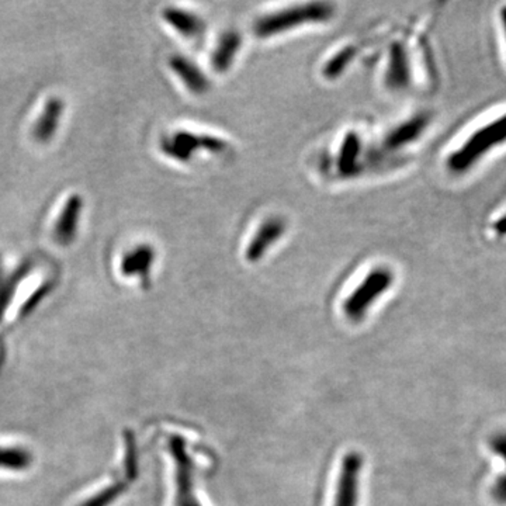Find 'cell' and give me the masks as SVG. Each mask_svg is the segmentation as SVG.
I'll return each instance as SVG.
<instances>
[{"mask_svg": "<svg viewBox=\"0 0 506 506\" xmlns=\"http://www.w3.org/2000/svg\"><path fill=\"white\" fill-rule=\"evenodd\" d=\"M503 143H506V113L470 134L457 150L450 153L446 168L455 175H463Z\"/></svg>", "mask_w": 506, "mask_h": 506, "instance_id": "6da1fadb", "label": "cell"}, {"mask_svg": "<svg viewBox=\"0 0 506 506\" xmlns=\"http://www.w3.org/2000/svg\"><path fill=\"white\" fill-rule=\"evenodd\" d=\"M331 5L308 4L279 10L277 14L261 17L255 23V32L258 37H271L287 30L297 29L307 23L325 22L332 16Z\"/></svg>", "mask_w": 506, "mask_h": 506, "instance_id": "7a4b0ae2", "label": "cell"}, {"mask_svg": "<svg viewBox=\"0 0 506 506\" xmlns=\"http://www.w3.org/2000/svg\"><path fill=\"white\" fill-rule=\"evenodd\" d=\"M394 284V273L389 268H376L364 276L359 286L345 299L344 312L347 319L360 322L380 297Z\"/></svg>", "mask_w": 506, "mask_h": 506, "instance_id": "3957f363", "label": "cell"}, {"mask_svg": "<svg viewBox=\"0 0 506 506\" xmlns=\"http://www.w3.org/2000/svg\"><path fill=\"white\" fill-rule=\"evenodd\" d=\"M169 449L175 462L176 506H201L195 490L193 460L189 455L183 437H170Z\"/></svg>", "mask_w": 506, "mask_h": 506, "instance_id": "277c9868", "label": "cell"}, {"mask_svg": "<svg viewBox=\"0 0 506 506\" xmlns=\"http://www.w3.org/2000/svg\"><path fill=\"white\" fill-rule=\"evenodd\" d=\"M362 470H363L362 455L357 452L347 453L342 460L334 506H357Z\"/></svg>", "mask_w": 506, "mask_h": 506, "instance_id": "5b68a950", "label": "cell"}, {"mask_svg": "<svg viewBox=\"0 0 506 506\" xmlns=\"http://www.w3.org/2000/svg\"><path fill=\"white\" fill-rule=\"evenodd\" d=\"M125 447H127V453H125V463L123 465L124 474L117 478L115 484L112 483L105 490L96 493L95 497L85 501L80 506H108L115 502L120 497V493L124 492L128 485L137 478V447H135L134 439L130 433H128L127 440H125Z\"/></svg>", "mask_w": 506, "mask_h": 506, "instance_id": "8992f818", "label": "cell"}, {"mask_svg": "<svg viewBox=\"0 0 506 506\" xmlns=\"http://www.w3.org/2000/svg\"><path fill=\"white\" fill-rule=\"evenodd\" d=\"M162 148L166 155L185 162V161L190 160V155H193L198 148H208L216 152L225 147H224L223 141L216 140V138H198L188 133H178V134H173L172 138L163 141Z\"/></svg>", "mask_w": 506, "mask_h": 506, "instance_id": "52a82bcc", "label": "cell"}, {"mask_svg": "<svg viewBox=\"0 0 506 506\" xmlns=\"http://www.w3.org/2000/svg\"><path fill=\"white\" fill-rule=\"evenodd\" d=\"M429 124V115H419L409 118L408 122L402 123L399 127L390 133L389 137L385 140V147L390 150H400L404 148L408 143H414L415 140L424 134Z\"/></svg>", "mask_w": 506, "mask_h": 506, "instance_id": "ba28073f", "label": "cell"}, {"mask_svg": "<svg viewBox=\"0 0 506 506\" xmlns=\"http://www.w3.org/2000/svg\"><path fill=\"white\" fill-rule=\"evenodd\" d=\"M80 211H82V198L74 196L68 200L67 206L62 210L60 220L55 225L54 236L61 245H69L75 239L79 223Z\"/></svg>", "mask_w": 506, "mask_h": 506, "instance_id": "9c48e42d", "label": "cell"}, {"mask_svg": "<svg viewBox=\"0 0 506 506\" xmlns=\"http://www.w3.org/2000/svg\"><path fill=\"white\" fill-rule=\"evenodd\" d=\"M284 231V224L279 220H269L264 223L261 230L255 234L252 243L249 244V251L246 253V258L249 261H258L263 255L269 246L273 245L277 239L281 238Z\"/></svg>", "mask_w": 506, "mask_h": 506, "instance_id": "30bf717a", "label": "cell"}, {"mask_svg": "<svg viewBox=\"0 0 506 506\" xmlns=\"http://www.w3.org/2000/svg\"><path fill=\"white\" fill-rule=\"evenodd\" d=\"M62 112H64V103L61 99H51L48 102L41 117L35 124L34 135L37 140L47 143L54 137L60 120H61Z\"/></svg>", "mask_w": 506, "mask_h": 506, "instance_id": "8fae6325", "label": "cell"}, {"mask_svg": "<svg viewBox=\"0 0 506 506\" xmlns=\"http://www.w3.org/2000/svg\"><path fill=\"white\" fill-rule=\"evenodd\" d=\"M165 19L176 32L188 39H196L204 32L203 22L185 10L168 9L165 12Z\"/></svg>", "mask_w": 506, "mask_h": 506, "instance_id": "7c38bea8", "label": "cell"}, {"mask_svg": "<svg viewBox=\"0 0 506 506\" xmlns=\"http://www.w3.org/2000/svg\"><path fill=\"white\" fill-rule=\"evenodd\" d=\"M170 65H172L175 74L182 79L190 92L203 93L204 90L207 89V80H206L204 75L201 74L196 65L191 64L185 58H173Z\"/></svg>", "mask_w": 506, "mask_h": 506, "instance_id": "4fadbf2b", "label": "cell"}, {"mask_svg": "<svg viewBox=\"0 0 506 506\" xmlns=\"http://www.w3.org/2000/svg\"><path fill=\"white\" fill-rule=\"evenodd\" d=\"M152 249L150 246H140L130 252L124 259H123L122 271L127 276H147L150 273L151 264L153 263Z\"/></svg>", "mask_w": 506, "mask_h": 506, "instance_id": "5bb4252c", "label": "cell"}, {"mask_svg": "<svg viewBox=\"0 0 506 506\" xmlns=\"http://www.w3.org/2000/svg\"><path fill=\"white\" fill-rule=\"evenodd\" d=\"M239 45H241V42H239L238 35L234 34V32L225 35L213 54V67L216 70L228 69L231 62H233L234 55L238 52Z\"/></svg>", "mask_w": 506, "mask_h": 506, "instance_id": "9a60e30c", "label": "cell"}, {"mask_svg": "<svg viewBox=\"0 0 506 506\" xmlns=\"http://www.w3.org/2000/svg\"><path fill=\"white\" fill-rule=\"evenodd\" d=\"M32 465V455L19 447H0V468L5 470H26Z\"/></svg>", "mask_w": 506, "mask_h": 506, "instance_id": "2e32d148", "label": "cell"}, {"mask_svg": "<svg viewBox=\"0 0 506 506\" xmlns=\"http://www.w3.org/2000/svg\"><path fill=\"white\" fill-rule=\"evenodd\" d=\"M26 271V268H22L17 269L16 273L5 274L2 271V266H0V319L9 307L10 299L14 297L17 284L22 281V277H24Z\"/></svg>", "mask_w": 506, "mask_h": 506, "instance_id": "e0dca14e", "label": "cell"}, {"mask_svg": "<svg viewBox=\"0 0 506 506\" xmlns=\"http://www.w3.org/2000/svg\"><path fill=\"white\" fill-rule=\"evenodd\" d=\"M359 147V141H357L356 135L351 134V137L346 138L344 145H342L341 158H339V169H341L342 172L351 175L354 165H356Z\"/></svg>", "mask_w": 506, "mask_h": 506, "instance_id": "ac0fdd59", "label": "cell"}, {"mask_svg": "<svg viewBox=\"0 0 506 506\" xmlns=\"http://www.w3.org/2000/svg\"><path fill=\"white\" fill-rule=\"evenodd\" d=\"M490 449L500 455L506 465V432L495 433L490 440Z\"/></svg>", "mask_w": 506, "mask_h": 506, "instance_id": "d6986e66", "label": "cell"}, {"mask_svg": "<svg viewBox=\"0 0 506 506\" xmlns=\"http://www.w3.org/2000/svg\"><path fill=\"white\" fill-rule=\"evenodd\" d=\"M352 55H354L352 50H346V51H342L341 55H339V57H337L336 60H334V61H331V64L328 65V69H327V74L328 75L341 74L342 64H344V62H351L352 58H354L352 57Z\"/></svg>", "mask_w": 506, "mask_h": 506, "instance_id": "ffe728a7", "label": "cell"}, {"mask_svg": "<svg viewBox=\"0 0 506 506\" xmlns=\"http://www.w3.org/2000/svg\"><path fill=\"white\" fill-rule=\"evenodd\" d=\"M491 493L498 503H506V474L495 481Z\"/></svg>", "mask_w": 506, "mask_h": 506, "instance_id": "44dd1931", "label": "cell"}, {"mask_svg": "<svg viewBox=\"0 0 506 506\" xmlns=\"http://www.w3.org/2000/svg\"><path fill=\"white\" fill-rule=\"evenodd\" d=\"M492 231L498 236H506V213L501 216L497 221H493Z\"/></svg>", "mask_w": 506, "mask_h": 506, "instance_id": "7402d4cb", "label": "cell"}, {"mask_svg": "<svg viewBox=\"0 0 506 506\" xmlns=\"http://www.w3.org/2000/svg\"><path fill=\"white\" fill-rule=\"evenodd\" d=\"M500 17H501V26H502V32H503V35H505V41H506V6H503L502 9H501Z\"/></svg>", "mask_w": 506, "mask_h": 506, "instance_id": "603a6c76", "label": "cell"}]
</instances>
